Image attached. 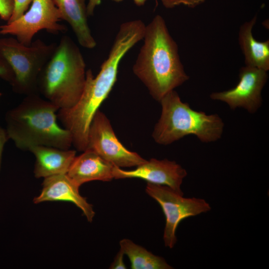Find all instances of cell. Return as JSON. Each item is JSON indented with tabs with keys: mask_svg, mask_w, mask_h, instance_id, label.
<instances>
[{
	"mask_svg": "<svg viewBox=\"0 0 269 269\" xmlns=\"http://www.w3.org/2000/svg\"><path fill=\"white\" fill-rule=\"evenodd\" d=\"M145 192L157 202L165 215L166 222L163 238L165 246L170 249L176 243V231L181 221L211 209L204 199L184 197L183 194L166 185L147 182Z\"/></svg>",
	"mask_w": 269,
	"mask_h": 269,
	"instance_id": "obj_7",
	"label": "cell"
},
{
	"mask_svg": "<svg viewBox=\"0 0 269 269\" xmlns=\"http://www.w3.org/2000/svg\"><path fill=\"white\" fill-rule=\"evenodd\" d=\"M113 173L116 179L140 178L148 183L167 186L181 194L183 193L181 185L187 174L186 170L175 161L155 158L146 160L131 170L114 166Z\"/></svg>",
	"mask_w": 269,
	"mask_h": 269,
	"instance_id": "obj_11",
	"label": "cell"
},
{
	"mask_svg": "<svg viewBox=\"0 0 269 269\" xmlns=\"http://www.w3.org/2000/svg\"><path fill=\"white\" fill-rule=\"evenodd\" d=\"M29 151L35 157L33 172L36 178L67 174L76 156L74 150L44 145L32 146Z\"/></svg>",
	"mask_w": 269,
	"mask_h": 269,
	"instance_id": "obj_14",
	"label": "cell"
},
{
	"mask_svg": "<svg viewBox=\"0 0 269 269\" xmlns=\"http://www.w3.org/2000/svg\"><path fill=\"white\" fill-rule=\"evenodd\" d=\"M159 102L161 114L152 134L156 143L168 145L189 135L196 136L204 143L214 142L221 137L224 123L218 115H207L192 109L181 101L174 90Z\"/></svg>",
	"mask_w": 269,
	"mask_h": 269,
	"instance_id": "obj_5",
	"label": "cell"
},
{
	"mask_svg": "<svg viewBox=\"0 0 269 269\" xmlns=\"http://www.w3.org/2000/svg\"><path fill=\"white\" fill-rule=\"evenodd\" d=\"M124 254L123 251L120 249L116 255L113 262L110 267L111 269H126L127 267L124 262Z\"/></svg>",
	"mask_w": 269,
	"mask_h": 269,
	"instance_id": "obj_22",
	"label": "cell"
},
{
	"mask_svg": "<svg viewBox=\"0 0 269 269\" xmlns=\"http://www.w3.org/2000/svg\"><path fill=\"white\" fill-rule=\"evenodd\" d=\"M59 110L39 94L26 96L5 115L9 138L24 150L36 145L69 149L72 144V135L58 125L56 113Z\"/></svg>",
	"mask_w": 269,
	"mask_h": 269,
	"instance_id": "obj_3",
	"label": "cell"
},
{
	"mask_svg": "<svg viewBox=\"0 0 269 269\" xmlns=\"http://www.w3.org/2000/svg\"><path fill=\"white\" fill-rule=\"evenodd\" d=\"M0 78L11 85L14 80L13 71L5 59L0 56Z\"/></svg>",
	"mask_w": 269,
	"mask_h": 269,
	"instance_id": "obj_19",
	"label": "cell"
},
{
	"mask_svg": "<svg viewBox=\"0 0 269 269\" xmlns=\"http://www.w3.org/2000/svg\"><path fill=\"white\" fill-rule=\"evenodd\" d=\"M32 1V0H15L13 13L6 23L12 22L23 15L27 10Z\"/></svg>",
	"mask_w": 269,
	"mask_h": 269,
	"instance_id": "obj_20",
	"label": "cell"
},
{
	"mask_svg": "<svg viewBox=\"0 0 269 269\" xmlns=\"http://www.w3.org/2000/svg\"><path fill=\"white\" fill-rule=\"evenodd\" d=\"M144 34V28L138 21L133 20L122 23L99 72L94 77L91 69L86 71L84 88L77 103L70 108L58 110L57 117L71 133L72 144L78 150L87 149L90 125L116 82L121 61L143 39Z\"/></svg>",
	"mask_w": 269,
	"mask_h": 269,
	"instance_id": "obj_1",
	"label": "cell"
},
{
	"mask_svg": "<svg viewBox=\"0 0 269 269\" xmlns=\"http://www.w3.org/2000/svg\"><path fill=\"white\" fill-rule=\"evenodd\" d=\"M268 79L267 71L245 65L239 70V81L234 88L213 92L210 98L225 103L232 110L242 108L254 114L262 105V92Z\"/></svg>",
	"mask_w": 269,
	"mask_h": 269,
	"instance_id": "obj_10",
	"label": "cell"
},
{
	"mask_svg": "<svg viewBox=\"0 0 269 269\" xmlns=\"http://www.w3.org/2000/svg\"><path fill=\"white\" fill-rule=\"evenodd\" d=\"M8 139L9 137L6 130H4L0 126V169L3 147Z\"/></svg>",
	"mask_w": 269,
	"mask_h": 269,
	"instance_id": "obj_24",
	"label": "cell"
},
{
	"mask_svg": "<svg viewBox=\"0 0 269 269\" xmlns=\"http://www.w3.org/2000/svg\"><path fill=\"white\" fill-rule=\"evenodd\" d=\"M102 0H89L87 4V13L88 16H92L97 6L99 5ZM116 2H121L124 0H111Z\"/></svg>",
	"mask_w": 269,
	"mask_h": 269,
	"instance_id": "obj_23",
	"label": "cell"
},
{
	"mask_svg": "<svg viewBox=\"0 0 269 269\" xmlns=\"http://www.w3.org/2000/svg\"><path fill=\"white\" fill-rule=\"evenodd\" d=\"M59 10L61 19L71 27L79 44L93 49L97 43L93 36L87 20L86 0H53Z\"/></svg>",
	"mask_w": 269,
	"mask_h": 269,
	"instance_id": "obj_15",
	"label": "cell"
},
{
	"mask_svg": "<svg viewBox=\"0 0 269 269\" xmlns=\"http://www.w3.org/2000/svg\"><path fill=\"white\" fill-rule=\"evenodd\" d=\"M79 187L67 174L44 178L39 195L33 199L35 204L45 201H66L80 208L87 220L91 222L95 213L93 206L79 193Z\"/></svg>",
	"mask_w": 269,
	"mask_h": 269,
	"instance_id": "obj_12",
	"label": "cell"
},
{
	"mask_svg": "<svg viewBox=\"0 0 269 269\" xmlns=\"http://www.w3.org/2000/svg\"><path fill=\"white\" fill-rule=\"evenodd\" d=\"M143 39L133 71L151 97L159 102L189 77L181 61L178 45L160 15L145 25Z\"/></svg>",
	"mask_w": 269,
	"mask_h": 269,
	"instance_id": "obj_2",
	"label": "cell"
},
{
	"mask_svg": "<svg viewBox=\"0 0 269 269\" xmlns=\"http://www.w3.org/2000/svg\"><path fill=\"white\" fill-rule=\"evenodd\" d=\"M57 45L56 43L47 44L40 39L28 46L12 37L0 39V56L6 60L14 74L11 85L14 92L25 96L39 94V75Z\"/></svg>",
	"mask_w": 269,
	"mask_h": 269,
	"instance_id": "obj_6",
	"label": "cell"
},
{
	"mask_svg": "<svg viewBox=\"0 0 269 269\" xmlns=\"http://www.w3.org/2000/svg\"><path fill=\"white\" fill-rule=\"evenodd\" d=\"M86 75L79 48L70 37L63 36L39 75L38 93L59 109L70 108L82 94Z\"/></svg>",
	"mask_w": 269,
	"mask_h": 269,
	"instance_id": "obj_4",
	"label": "cell"
},
{
	"mask_svg": "<svg viewBox=\"0 0 269 269\" xmlns=\"http://www.w3.org/2000/svg\"><path fill=\"white\" fill-rule=\"evenodd\" d=\"M120 246L124 255L128 257L132 269H173L164 259L152 254L129 239L121 240Z\"/></svg>",
	"mask_w": 269,
	"mask_h": 269,
	"instance_id": "obj_17",
	"label": "cell"
},
{
	"mask_svg": "<svg viewBox=\"0 0 269 269\" xmlns=\"http://www.w3.org/2000/svg\"><path fill=\"white\" fill-rule=\"evenodd\" d=\"M15 0H0V17L7 22L10 18L14 8Z\"/></svg>",
	"mask_w": 269,
	"mask_h": 269,
	"instance_id": "obj_21",
	"label": "cell"
},
{
	"mask_svg": "<svg viewBox=\"0 0 269 269\" xmlns=\"http://www.w3.org/2000/svg\"><path fill=\"white\" fill-rule=\"evenodd\" d=\"M60 12L53 0H32L29 10L17 19L0 25V34L14 35L25 46H30L34 35L45 29L53 34L67 30L58 22Z\"/></svg>",
	"mask_w": 269,
	"mask_h": 269,
	"instance_id": "obj_8",
	"label": "cell"
},
{
	"mask_svg": "<svg viewBox=\"0 0 269 269\" xmlns=\"http://www.w3.org/2000/svg\"><path fill=\"white\" fill-rule=\"evenodd\" d=\"M87 149L92 150L120 168L136 167L146 161L138 154L128 150L121 143L110 121L99 110L90 125Z\"/></svg>",
	"mask_w": 269,
	"mask_h": 269,
	"instance_id": "obj_9",
	"label": "cell"
},
{
	"mask_svg": "<svg viewBox=\"0 0 269 269\" xmlns=\"http://www.w3.org/2000/svg\"><path fill=\"white\" fill-rule=\"evenodd\" d=\"M257 20V15H255L240 26L238 43L244 56L245 65L268 72L269 70V40L260 41L254 37L253 29Z\"/></svg>",
	"mask_w": 269,
	"mask_h": 269,
	"instance_id": "obj_16",
	"label": "cell"
},
{
	"mask_svg": "<svg viewBox=\"0 0 269 269\" xmlns=\"http://www.w3.org/2000/svg\"><path fill=\"white\" fill-rule=\"evenodd\" d=\"M2 95V94L0 93V97Z\"/></svg>",
	"mask_w": 269,
	"mask_h": 269,
	"instance_id": "obj_26",
	"label": "cell"
},
{
	"mask_svg": "<svg viewBox=\"0 0 269 269\" xmlns=\"http://www.w3.org/2000/svg\"><path fill=\"white\" fill-rule=\"evenodd\" d=\"M147 0H133L134 3L138 6H143Z\"/></svg>",
	"mask_w": 269,
	"mask_h": 269,
	"instance_id": "obj_25",
	"label": "cell"
},
{
	"mask_svg": "<svg viewBox=\"0 0 269 269\" xmlns=\"http://www.w3.org/2000/svg\"><path fill=\"white\" fill-rule=\"evenodd\" d=\"M205 1L206 0H161L163 6L166 8H172L180 5L195 8Z\"/></svg>",
	"mask_w": 269,
	"mask_h": 269,
	"instance_id": "obj_18",
	"label": "cell"
},
{
	"mask_svg": "<svg viewBox=\"0 0 269 269\" xmlns=\"http://www.w3.org/2000/svg\"><path fill=\"white\" fill-rule=\"evenodd\" d=\"M114 166L95 151L86 149L75 156L67 174L79 186L94 180L110 181L114 179Z\"/></svg>",
	"mask_w": 269,
	"mask_h": 269,
	"instance_id": "obj_13",
	"label": "cell"
}]
</instances>
